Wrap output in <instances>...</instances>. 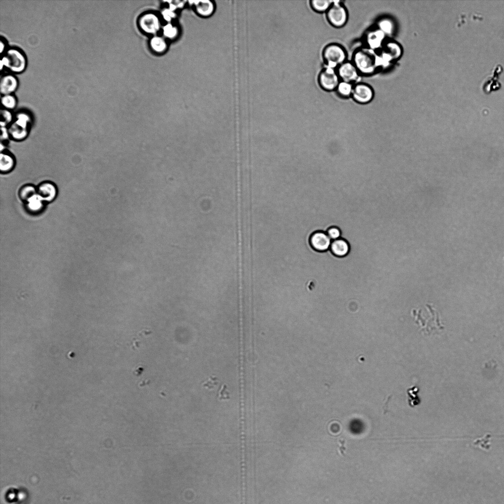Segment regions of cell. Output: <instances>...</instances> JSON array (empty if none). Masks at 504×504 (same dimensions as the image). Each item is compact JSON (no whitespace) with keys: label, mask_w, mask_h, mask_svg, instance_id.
<instances>
[{"label":"cell","mask_w":504,"mask_h":504,"mask_svg":"<svg viewBox=\"0 0 504 504\" xmlns=\"http://www.w3.org/2000/svg\"><path fill=\"white\" fill-rule=\"evenodd\" d=\"M150 46L157 53H164L167 48L166 40L162 37L155 36L150 40Z\"/></svg>","instance_id":"obj_20"},{"label":"cell","mask_w":504,"mask_h":504,"mask_svg":"<svg viewBox=\"0 0 504 504\" xmlns=\"http://www.w3.org/2000/svg\"><path fill=\"white\" fill-rule=\"evenodd\" d=\"M163 33L166 38L173 39L177 36L178 30L176 27L169 23L163 27Z\"/></svg>","instance_id":"obj_27"},{"label":"cell","mask_w":504,"mask_h":504,"mask_svg":"<svg viewBox=\"0 0 504 504\" xmlns=\"http://www.w3.org/2000/svg\"><path fill=\"white\" fill-rule=\"evenodd\" d=\"M195 8L196 13L201 17L209 18L212 16L215 11V5L210 0L191 1Z\"/></svg>","instance_id":"obj_14"},{"label":"cell","mask_w":504,"mask_h":504,"mask_svg":"<svg viewBox=\"0 0 504 504\" xmlns=\"http://www.w3.org/2000/svg\"><path fill=\"white\" fill-rule=\"evenodd\" d=\"M377 27L385 35H391L394 29V24L390 19H383L378 24Z\"/></svg>","instance_id":"obj_25"},{"label":"cell","mask_w":504,"mask_h":504,"mask_svg":"<svg viewBox=\"0 0 504 504\" xmlns=\"http://www.w3.org/2000/svg\"><path fill=\"white\" fill-rule=\"evenodd\" d=\"M329 23L335 28L344 26L348 20V12L345 5L339 1H333V4L326 13Z\"/></svg>","instance_id":"obj_4"},{"label":"cell","mask_w":504,"mask_h":504,"mask_svg":"<svg viewBox=\"0 0 504 504\" xmlns=\"http://www.w3.org/2000/svg\"><path fill=\"white\" fill-rule=\"evenodd\" d=\"M336 70L341 81L354 84L360 82L361 75L351 61L347 60Z\"/></svg>","instance_id":"obj_7"},{"label":"cell","mask_w":504,"mask_h":504,"mask_svg":"<svg viewBox=\"0 0 504 504\" xmlns=\"http://www.w3.org/2000/svg\"><path fill=\"white\" fill-rule=\"evenodd\" d=\"M347 53L341 45L332 43L326 46L322 52V58L325 66L337 69L347 61Z\"/></svg>","instance_id":"obj_3"},{"label":"cell","mask_w":504,"mask_h":504,"mask_svg":"<svg viewBox=\"0 0 504 504\" xmlns=\"http://www.w3.org/2000/svg\"><path fill=\"white\" fill-rule=\"evenodd\" d=\"M10 135L15 139L21 140L28 135V129L23 128L16 123H14L9 130Z\"/></svg>","instance_id":"obj_21"},{"label":"cell","mask_w":504,"mask_h":504,"mask_svg":"<svg viewBox=\"0 0 504 504\" xmlns=\"http://www.w3.org/2000/svg\"><path fill=\"white\" fill-rule=\"evenodd\" d=\"M362 76H370L380 68L376 51L367 47L357 49L351 60Z\"/></svg>","instance_id":"obj_1"},{"label":"cell","mask_w":504,"mask_h":504,"mask_svg":"<svg viewBox=\"0 0 504 504\" xmlns=\"http://www.w3.org/2000/svg\"><path fill=\"white\" fill-rule=\"evenodd\" d=\"M419 390V388L416 386H414L407 390L408 404L412 408L420 405L421 402V398L418 395Z\"/></svg>","instance_id":"obj_22"},{"label":"cell","mask_w":504,"mask_h":504,"mask_svg":"<svg viewBox=\"0 0 504 504\" xmlns=\"http://www.w3.org/2000/svg\"><path fill=\"white\" fill-rule=\"evenodd\" d=\"M354 84L341 81L335 91L339 97L343 98H347L351 97Z\"/></svg>","instance_id":"obj_19"},{"label":"cell","mask_w":504,"mask_h":504,"mask_svg":"<svg viewBox=\"0 0 504 504\" xmlns=\"http://www.w3.org/2000/svg\"><path fill=\"white\" fill-rule=\"evenodd\" d=\"M37 194L46 202L53 201L56 197L58 190L56 186L49 182H44L37 188Z\"/></svg>","instance_id":"obj_13"},{"label":"cell","mask_w":504,"mask_h":504,"mask_svg":"<svg viewBox=\"0 0 504 504\" xmlns=\"http://www.w3.org/2000/svg\"><path fill=\"white\" fill-rule=\"evenodd\" d=\"M374 97V91L370 85L361 82L354 84L351 97L357 103L368 104L372 101Z\"/></svg>","instance_id":"obj_6"},{"label":"cell","mask_w":504,"mask_h":504,"mask_svg":"<svg viewBox=\"0 0 504 504\" xmlns=\"http://www.w3.org/2000/svg\"><path fill=\"white\" fill-rule=\"evenodd\" d=\"M1 127H6L7 125L10 123L13 119V116L11 113L8 110H1Z\"/></svg>","instance_id":"obj_28"},{"label":"cell","mask_w":504,"mask_h":504,"mask_svg":"<svg viewBox=\"0 0 504 504\" xmlns=\"http://www.w3.org/2000/svg\"><path fill=\"white\" fill-rule=\"evenodd\" d=\"M37 194V188L31 185H27L23 186L19 191L20 198L26 201L31 197Z\"/></svg>","instance_id":"obj_23"},{"label":"cell","mask_w":504,"mask_h":504,"mask_svg":"<svg viewBox=\"0 0 504 504\" xmlns=\"http://www.w3.org/2000/svg\"><path fill=\"white\" fill-rule=\"evenodd\" d=\"M18 82L17 78L13 76L7 75L1 78L0 82V91L2 95H11L17 89Z\"/></svg>","instance_id":"obj_15"},{"label":"cell","mask_w":504,"mask_h":504,"mask_svg":"<svg viewBox=\"0 0 504 504\" xmlns=\"http://www.w3.org/2000/svg\"><path fill=\"white\" fill-rule=\"evenodd\" d=\"M9 60V68L15 73L23 72L26 69V60L23 55L15 49L8 50L6 56Z\"/></svg>","instance_id":"obj_8"},{"label":"cell","mask_w":504,"mask_h":504,"mask_svg":"<svg viewBox=\"0 0 504 504\" xmlns=\"http://www.w3.org/2000/svg\"><path fill=\"white\" fill-rule=\"evenodd\" d=\"M218 398L220 400H226L230 398V392L225 384H223L219 390Z\"/></svg>","instance_id":"obj_33"},{"label":"cell","mask_w":504,"mask_h":504,"mask_svg":"<svg viewBox=\"0 0 504 504\" xmlns=\"http://www.w3.org/2000/svg\"><path fill=\"white\" fill-rule=\"evenodd\" d=\"M332 240L327 233L317 232L313 233L310 239L311 246L319 252H324L330 249Z\"/></svg>","instance_id":"obj_11"},{"label":"cell","mask_w":504,"mask_h":504,"mask_svg":"<svg viewBox=\"0 0 504 504\" xmlns=\"http://www.w3.org/2000/svg\"><path fill=\"white\" fill-rule=\"evenodd\" d=\"M2 134L1 136V141H5L7 140L10 136V133L9 130L6 127H1Z\"/></svg>","instance_id":"obj_35"},{"label":"cell","mask_w":504,"mask_h":504,"mask_svg":"<svg viewBox=\"0 0 504 504\" xmlns=\"http://www.w3.org/2000/svg\"><path fill=\"white\" fill-rule=\"evenodd\" d=\"M43 202V199L37 194L29 198L26 203L30 210L37 211L42 207Z\"/></svg>","instance_id":"obj_24"},{"label":"cell","mask_w":504,"mask_h":504,"mask_svg":"<svg viewBox=\"0 0 504 504\" xmlns=\"http://www.w3.org/2000/svg\"><path fill=\"white\" fill-rule=\"evenodd\" d=\"M379 50L389 57L393 63L398 60L403 55L401 45L392 39L386 40Z\"/></svg>","instance_id":"obj_12"},{"label":"cell","mask_w":504,"mask_h":504,"mask_svg":"<svg viewBox=\"0 0 504 504\" xmlns=\"http://www.w3.org/2000/svg\"><path fill=\"white\" fill-rule=\"evenodd\" d=\"M318 252V251L317 252V255H316V258H315V260H314V263H313V267H314V264H315V260H316V258H317V256ZM313 269H314V268H313ZM311 280H312V279H311ZM310 290H311V284H312V283H311V281L310 282Z\"/></svg>","instance_id":"obj_39"},{"label":"cell","mask_w":504,"mask_h":504,"mask_svg":"<svg viewBox=\"0 0 504 504\" xmlns=\"http://www.w3.org/2000/svg\"><path fill=\"white\" fill-rule=\"evenodd\" d=\"M320 87L326 91H335L341 81L336 69L325 67L318 78Z\"/></svg>","instance_id":"obj_5"},{"label":"cell","mask_w":504,"mask_h":504,"mask_svg":"<svg viewBox=\"0 0 504 504\" xmlns=\"http://www.w3.org/2000/svg\"><path fill=\"white\" fill-rule=\"evenodd\" d=\"M5 49V43L2 40H1V42H0V53H1V54H3V53L4 52Z\"/></svg>","instance_id":"obj_37"},{"label":"cell","mask_w":504,"mask_h":504,"mask_svg":"<svg viewBox=\"0 0 504 504\" xmlns=\"http://www.w3.org/2000/svg\"><path fill=\"white\" fill-rule=\"evenodd\" d=\"M327 233L332 241L340 238L341 236L340 229L336 227L330 228L328 230Z\"/></svg>","instance_id":"obj_31"},{"label":"cell","mask_w":504,"mask_h":504,"mask_svg":"<svg viewBox=\"0 0 504 504\" xmlns=\"http://www.w3.org/2000/svg\"><path fill=\"white\" fill-rule=\"evenodd\" d=\"M162 15L164 19L169 23H170L176 17L175 12L170 8L164 10L162 12Z\"/></svg>","instance_id":"obj_32"},{"label":"cell","mask_w":504,"mask_h":504,"mask_svg":"<svg viewBox=\"0 0 504 504\" xmlns=\"http://www.w3.org/2000/svg\"><path fill=\"white\" fill-rule=\"evenodd\" d=\"M338 442H339L338 443H339V452H340L341 455H342L343 456H345V454L344 451L346 450V448H345V446H344V445L345 444V440L344 439L339 440L338 441Z\"/></svg>","instance_id":"obj_36"},{"label":"cell","mask_w":504,"mask_h":504,"mask_svg":"<svg viewBox=\"0 0 504 504\" xmlns=\"http://www.w3.org/2000/svg\"><path fill=\"white\" fill-rule=\"evenodd\" d=\"M333 1L329 0H311L310 5L312 9L318 13H326L330 8Z\"/></svg>","instance_id":"obj_18"},{"label":"cell","mask_w":504,"mask_h":504,"mask_svg":"<svg viewBox=\"0 0 504 504\" xmlns=\"http://www.w3.org/2000/svg\"><path fill=\"white\" fill-rule=\"evenodd\" d=\"M330 250L338 257L346 256L349 251V246L347 241L342 238L332 241Z\"/></svg>","instance_id":"obj_16"},{"label":"cell","mask_w":504,"mask_h":504,"mask_svg":"<svg viewBox=\"0 0 504 504\" xmlns=\"http://www.w3.org/2000/svg\"><path fill=\"white\" fill-rule=\"evenodd\" d=\"M169 4V8L175 12L178 9L182 8L185 5V1H174L166 2Z\"/></svg>","instance_id":"obj_34"},{"label":"cell","mask_w":504,"mask_h":504,"mask_svg":"<svg viewBox=\"0 0 504 504\" xmlns=\"http://www.w3.org/2000/svg\"><path fill=\"white\" fill-rule=\"evenodd\" d=\"M15 165V159L11 155L1 153V158H0V170L2 173L6 174L11 172L14 169Z\"/></svg>","instance_id":"obj_17"},{"label":"cell","mask_w":504,"mask_h":504,"mask_svg":"<svg viewBox=\"0 0 504 504\" xmlns=\"http://www.w3.org/2000/svg\"><path fill=\"white\" fill-rule=\"evenodd\" d=\"M317 252H318V251H317ZM317 253H316V255H317ZM316 255H315V256H316ZM315 258H316V256H315V258H314V259H315ZM315 259H314V260H313V263H314V260H315ZM310 283H309V292H310Z\"/></svg>","instance_id":"obj_40"},{"label":"cell","mask_w":504,"mask_h":504,"mask_svg":"<svg viewBox=\"0 0 504 504\" xmlns=\"http://www.w3.org/2000/svg\"><path fill=\"white\" fill-rule=\"evenodd\" d=\"M218 379L215 376H211L207 380L203 383V386L207 389H214L218 384Z\"/></svg>","instance_id":"obj_30"},{"label":"cell","mask_w":504,"mask_h":504,"mask_svg":"<svg viewBox=\"0 0 504 504\" xmlns=\"http://www.w3.org/2000/svg\"><path fill=\"white\" fill-rule=\"evenodd\" d=\"M428 312L423 313L422 310H414L412 312L416 323L421 329L424 334L429 335L434 331H438L444 329L440 322L438 314L431 308H428Z\"/></svg>","instance_id":"obj_2"},{"label":"cell","mask_w":504,"mask_h":504,"mask_svg":"<svg viewBox=\"0 0 504 504\" xmlns=\"http://www.w3.org/2000/svg\"><path fill=\"white\" fill-rule=\"evenodd\" d=\"M318 253H319V251H318V254H317V258H316V260H315V264H314V267H313V268H314H314H315V264H316V263L317 259V258H318ZM311 283H312V284H311V292H312V288L313 287V277H312V280H311Z\"/></svg>","instance_id":"obj_38"},{"label":"cell","mask_w":504,"mask_h":504,"mask_svg":"<svg viewBox=\"0 0 504 504\" xmlns=\"http://www.w3.org/2000/svg\"><path fill=\"white\" fill-rule=\"evenodd\" d=\"M1 103L6 110L14 109L17 105L16 98L12 95H4L2 97Z\"/></svg>","instance_id":"obj_26"},{"label":"cell","mask_w":504,"mask_h":504,"mask_svg":"<svg viewBox=\"0 0 504 504\" xmlns=\"http://www.w3.org/2000/svg\"><path fill=\"white\" fill-rule=\"evenodd\" d=\"M386 35L378 27L368 30L365 34L366 47L378 51L386 40Z\"/></svg>","instance_id":"obj_10"},{"label":"cell","mask_w":504,"mask_h":504,"mask_svg":"<svg viewBox=\"0 0 504 504\" xmlns=\"http://www.w3.org/2000/svg\"><path fill=\"white\" fill-rule=\"evenodd\" d=\"M30 121V118L28 115L26 114L21 113L17 116L15 123L23 128L27 129Z\"/></svg>","instance_id":"obj_29"},{"label":"cell","mask_w":504,"mask_h":504,"mask_svg":"<svg viewBox=\"0 0 504 504\" xmlns=\"http://www.w3.org/2000/svg\"><path fill=\"white\" fill-rule=\"evenodd\" d=\"M139 25L144 32L153 35L157 34L161 28L159 18L153 14H146L142 16L139 20Z\"/></svg>","instance_id":"obj_9"}]
</instances>
